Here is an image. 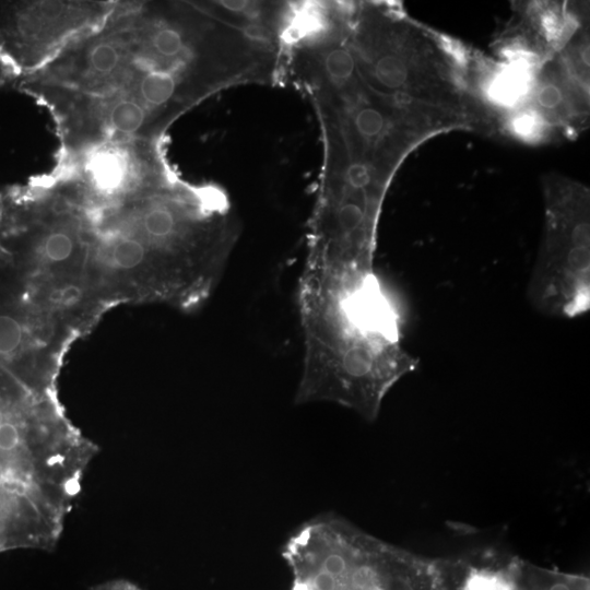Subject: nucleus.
Returning <instances> with one entry per match:
<instances>
[{
    "label": "nucleus",
    "mask_w": 590,
    "mask_h": 590,
    "mask_svg": "<svg viewBox=\"0 0 590 590\" xmlns=\"http://www.w3.org/2000/svg\"><path fill=\"white\" fill-rule=\"evenodd\" d=\"M588 86L589 83L577 78L557 52L538 70L524 106L536 114L552 132H577L589 117Z\"/></svg>",
    "instance_id": "obj_12"
},
{
    "label": "nucleus",
    "mask_w": 590,
    "mask_h": 590,
    "mask_svg": "<svg viewBox=\"0 0 590 590\" xmlns=\"http://www.w3.org/2000/svg\"><path fill=\"white\" fill-rule=\"evenodd\" d=\"M80 193L102 200L135 196L178 177L164 141H108L71 154H56L49 172Z\"/></svg>",
    "instance_id": "obj_9"
},
{
    "label": "nucleus",
    "mask_w": 590,
    "mask_h": 590,
    "mask_svg": "<svg viewBox=\"0 0 590 590\" xmlns=\"http://www.w3.org/2000/svg\"><path fill=\"white\" fill-rule=\"evenodd\" d=\"M291 590H415L425 565L347 520L319 515L285 542Z\"/></svg>",
    "instance_id": "obj_6"
},
{
    "label": "nucleus",
    "mask_w": 590,
    "mask_h": 590,
    "mask_svg": "<svg viewBox=\"0 0 590 590\" xmlns=\"http://www.w3.org/2000/svg\"><path fill=\"white\" fill-rule=\"evenodd\" d=\"M268 44L205 1H117L97 30L15 91L49 114L57 154L108 141H164L169 126L221 90L271 83Z\"/></svg>",
    "instance_id": "obj_1"
},
{
    "label": "nucleus",
    "mask_w": 590,
    "mask_h": 590,
    "mask_svg": "<svg viewBox=\"0 0 590 590\" xmlns=\"http://www.w3.org/2000/svg\"><path fill=\"white\" fill-rule=\"evenodd\" d=\"M97 451L70 421L59 396L34 392L0 364V479L69 511Z\"/></svg>",
    "instance_id": "obj_5"
},
{
    "label": "nucleus",
    "mask_w": 590,
    "mask_h": 590,
    "mask_svg": "<svg viewBox=\"0 0 590 590\" xmlns=\"http://www.w3.org/2000/svg\"><path fill=\"white\" fill-rule=\"evenodd\" d=\"M544 590H575L574 583L565 579L552 580Z\"/></svg>",
    "instance_id": "obj_13"
},
{
    "label": "nucleus",
    "mask_w": 590,
    "mask_h": 590,
    "mask_svg": "<svg viewBox=\"0 0 590 590\" xmlns=\"http://www.w3.org/2000/svg\"><path fill=\"white\" fill-rule=\"evenodd\" d=\"M117 1H0V85L32 76L108 19Z\"/></svg>",
    "instance_id": "obj_8"
},
{
    "label": "nucleus",
    "mask_w": 590,
    "mask_h": 590,
    "mask_svg": "<svg viewBox=\"0 0 590 590\" xmlns=\"http://www.w3.org/2000/svg\"><path fill=\"white\" fill-rule=\"evenodd\" d=\"M545 235L532 281L533 304L550 314L576 315L589 297V191L571 179H544Z\"/></svg>",
    "instance_id": "obj_7"
},
{
    "label": "nucleus",
    "mask_w": 590,
    "mask_h": 590,
    "mask_svg": "<svg viewBox=\"0 0 590 590\" xmlns=\"http://www.w3.org/2000/svg\"><path fill=\"white\" fill-rule=\"evenodd\" d=\"M304 338L296 404L331 402L374 421L414 364L401 347L396 310L371 299L298 293Z\"/></svg>",
    "instance_id": "obj_4"
},
{
    "label": "nucleus",
    "mask_w": 590,
    "mask_h": 590,
    "mask_svg": "<svg viewBox=\"0 0 590 590\" xmlns=\"http://www.w3.org/2000/svg\"><path fill=\"white\" fill-rule=\"evenodd\" d=\"M68 512L38 492L0 479V553L54 548Z\"/></svg>",
    "instance_id": "obj_11"
},
{
    "label": "nucleus",
    "mask_w": 590,
    "mask_h": 590,
    "mask_svg": "<svg viewBox=\"0 0 590 590\" xmlns=\"http://www.w3.org/2000/svg\"><path fill=\"white\" fill-rule=\"evenodd\" d=\"M79 337L17 297L0 295V364L34 392L58 396L64 357Z\"/></svg>",
    "instance_id": "obj_10"
},
{
    "label": "nucleus",
    "mask_w": 590,
    "mask_h": 590,
    "mask_svg": "<svg viewBox=\"0 0 590 590\" xmlns=\"http://www.w3.org/2000/svg\"><path fill=\"white\" fill-rule=\"evenodd\" d=\"M347 40L365 83L388 101L492 134L497 120L477 90V66L463 48L388 2H349Z\"/></svg>",
    "instance_id": "obj_3"
},
{
    "label": "nucleus",
    "mask_w": 590,
    "mask_h": 590,
    "mask_svg": "<svg viewBox=\"0 0 590 590\" xmlns=\"http://www.w3.org/2000/svg\"><path fill=\"white\" fill-rule=\"evenodd\" d=\"M52 179L64 196L66 239L43 299L81 338L120 305L192 312L209 300L240 231L224 189L177 177L102 200Z\"/></svg>",
    "instance_id": "obj_2"
}]
</instances>
